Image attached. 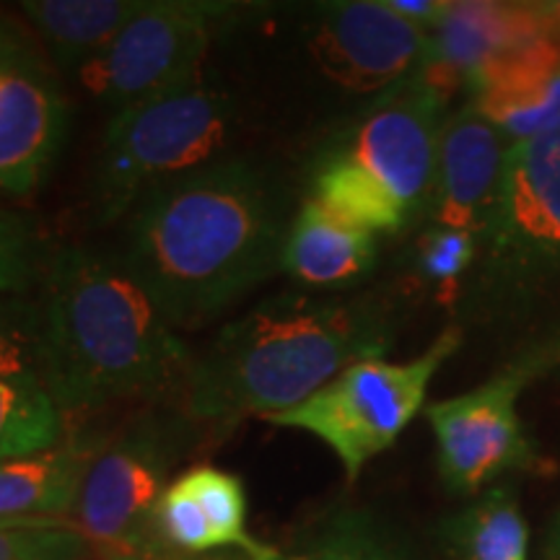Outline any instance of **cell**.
I'll list each match as a JSON object with an SVG mask.
<instances>
[{"mask_svg":"<svg viewBox=\"0 0 560 560\" xmlns=\"http://www.w3.org/2000/svg\"><path fill=\"white\" fill-rule=\"evenodd\" d=\"M185 560H257L247 556V552H236V550H229V552H213V556H200V558H185Z\"/></svg>","mask_w":560,"mask_h":560,"instance_id":"32","label":"cell"},{"mask_svg":"<svg viewBox=\"0 0 560 560\" xmlns=\"http://www.w3.org/2000/svg\"><path fill=\"white\" fill-rule=\"evenodd\" d=\"M24 19L60 68H86L145 9V0H26Z\"/></svg>","mask_w":560,"mask_h":560,"instance_id":"18","label":"cell"},{"mask_svg":"<svg viewBox=\"0 0 560 560\" xmlns=\"http://www.w3.org/2000/svg\"><path fill=\"white\" fill-rule=\"evenodd\" d=\"M542 32L529 3H457L433 30L429 58L416 79L446 104L459 89L472 94L495 66Z\"/></svg>","mask_w":560,"mask_h":560,"instance_id":"12","label":"cell"},{"mask_svg":"<svg viewBox=\"0 0 560 560\" xmlns=\"http://www.w3.org/2000/svg\"><path fill=\"white\" fill-rule=\"evenodd\" d=\"M16 55H26L21 50L19 34L13 32V26L0 16V58H16Z\"/></svg>","mask_w":560,"mask_h":560,"instance_id":"30","label":"cell"},{"mask_svg":"<svg viewBox=\"0 0 560 560\" xmlns=\"http://www.w3.org/2000/svg\"><path fill=\"white\" fill-rule=\"evenodd\" d=\"M552 363H560V340L529 350L480 387L425 408L436 436L439 478L452 495L475 499L506 475L548 467L524 429L520 397Z\"/></svg>","mask_w":560,"mask_h":560,"instance_id":"9","label":"cell"},{"mask_svg":"<svg viewBox=\"0 0 560 560\" xmlns=\"http://www.w3.org/2000/svg\"><path fill=\"white\" fill-rule=\"evenodd\" d=\"M389 11L418 26L420 32L431 34L452 9L454 0H384Z\"/></svg>","mask_w":560,"mask_h":560,"instance_id":"27","label":"cell"},{"mask_svg":"<svg viewBox=\"0 0 560 560\" xmlns=\"http://www.w3.org/2000/svg\"><path fill=\"white\" fill-rule=\"evenodd\" d=\"M446 102L418 79L374 102L314 161L312 198L338 219L397 234L431 208Z\"/></svg>","mask_w":560,"mask_h":560,"instance_id":"4","label":"cell"},{"mask_svg":"<svg viewBox=\"0 0 560 560\" xmlns=\"http://www.w3.org/2000/svg\"><path fill=\"white\" fill-rule=\"evenodd\" d=\"M195 423L185 412H138L115 439L102 441L83 478L70 522L102 552L159 542L153 511L172 470L192 444Z\"/></svg>","mask_w":560,"mask_h":560,"instance_id":"8","label":"cell"},{"mask_svg":"<svg viewBox=\"0 0 560 560\" xmlns=\"http://www.w3.org/2000/svg\"><path fill=\"white\" fill-rule=\"evenodd\" d=\"M509 145L560 125V47L545 30L495 66L470 94Z\"/></svg>","mask_w":560,"mask_h":560,"instance_id":"15","label":"cell"},{"mask_svg":"<svg viewBox=\"0 0 560 560\" xmlns=\"http://www.w3.org/2000/svg\"><path fill=\"white\" fill-rule=\"evenodd\" d=\"M26 55H30V52H26ZM16 58H21V55H16ZM11 58H0V70H3V66H5V62H9Z\"/></svg>","mask_w":560,"mask_h":560,"instance_id":"33","label":"cell"},{"mask_svg":"<svg viewBox=\"0 0 560 560\" xmlns=\"http://www.w3.org/2000/svg\"><path fill=\"white\" fill-rule=\"evenodd\" d=\"M226 3L151 0L100 58L79 70L83 89L115 112L156 100L198 79Z\"/></svg>","mask_w":560,"mask_h":560,"instance_id":"10","label":"cell"},{"mask_svg":"<svg viewBox=\"0 0 560 560\" xmlns=\"http://www.w3.org/2000/svg\"><path fill=\"white\" fill-rule=\"evenodd\" d=\"M182 480L192 490L202 514L210 550L247 552L257 560H268L278 552L272 545L257 540L247 527V493L244 482L221 467L198 465L182 472Z\"/></svg>","mask_w":560,"mask_h":560,"instance_id":"21","label":"cell"},{"mask_svg":"<svg viewBox=\"0 0 560 560\" xmlns=\"http://www.w3.org/2000/svg\"><path fill=\"white\" fill-rule=\"evenodd\" d=\"M68 128L66 100L30 55L0 70V192L30 195L60 153Z\"/></svg>","mask_w":560,"mask_h":560,"instance_id":"14","label":"cell"},{"mask_svg":"<svg viewBox=\"0 0 560 560\" xmlns=\"http://www.w3.org/2000/svg\"><path fill=\"white\" fill-rule=\"evenodd\" d=\"M462 340V327H446L410 361L366 359L353 363L314 392L310 400L265 420L317 436L340 459L346 478L355 480L425 408L433 376L457 353Z\"/></svg>","mask_w":560,"mask_h":560,"instance_id":"7","label":"cell"},{"mask_svg":"<svg viewBox=\"0 0 560 560\" xmlns=\"http://www.w3.org/2000/svg\"><path fill=\"white\" fill-rule=\"evenodd\" d=\"M234 125V102L192 79L185 86L115 112L91 177L100 223L128 219L145 195L221 159Z\"/></svg>","mask_w":560,"mask_h":560,"instance_id":"6","label":"cell"},{"mask_svg":"<svg viewBox=\"0 0 560 560\" xmlns=\"http://www.w3.org/2000/svg\"><path fill=\"white\" fill-rule=\"evenodd\" d=\"M429 47V34L389 11L384 0L317 5L306 26V52L322 79L376 102L416 79Z\"/></svg>","mask_w":560,"mask_h":560,"instance_id":"11","label":"cell"},{"mask_svg":"<svg viewBox=\"0 0 560 560\" xmlns=\"http://www.w3.org/2000/svg\"><path fill=\"white\" fill-rule=\"evenodd\" d=\"M392 325L371 301L278 293L195 355L179 389L182 412L195 425H234L296 408L353 363L382 359Z\"/></svg>","mask_w":560,"mask_h":560,"instance_id":"3","label":"cell"},{"mask_svg":"<svg viewBox=\"0 0 560 560\" xmlns=\"http://www.w3.org/2000/svg\"><path fill=\"white\" fill-rule=\"evenodd\" d=\"M55 249L58 244L34 215L0 208V296L32 299L45 280Z\"/></svg>","mask_w":560,"mask_h":560,"instance_id":"23","label":"cell"},{"mask_svg":"<svg viewBox=\"0 0 560 560\" xmlns=\"http://www.w3.org/2000/svg\"><path fill=\"white\" fill-rule=\"evenodd\" d=\"M100 560H185V558L174 556V552L170 548H164L161 542H153V545H143V548L102 552Z\"/></svg>","mask_w":560,"mask_h":560,"instance_id":"28","label":"cell"},{"mask_svg":"<svg viewBox=\"0 0 560 560\" xmlns=\"http://www.w3.org/2000/svg\"><path fill=\"white\" fill-rule=\"evenodd\" d=\"M480 240L470 231L433 226L418 242V268L433 283L452 289L478 260Z\"/></svg>","mask_w":560,"mask_h":560,"instance_id":"25","label":"cell"},{"mask_svg":"<svg viewBox=\"0 0 560 560\" xmlns=\"http://www.w3.org/2000/svg\"><path fill=\"white\" fill-rule=\"evenodd\" d=\"M542 558L545 560H560V509H558V514L552 516V522L548 524V532H545Z\"/></svg>","mask_w":560,"mask_h":560,"instance_id":"31","label":"cell"},{"mask_svg":"<svg viewBox=\"0 0 560 560\" xmlns=\"http://www.w3.org/2000/svg\"><path fill=\"white\" fill-rule=\"evenodd\" d=\"M478 257V296L495 319L560 338V125L509 149Z\"/></svg>","mask_w":560,"mask_h":560,"instance_id":"5","label":"cell"},{"mask_svg":"<svg viewBox=\"0 0 560 560\" xmlns=\"http://www.w3.org/2000/svg\"><path fill=\"white\" fill-rule=\"evenodd\" d=\"M100 446L70 431L52 450L0 459V522H70Z\"/></svg>","mask_w":560,"mask_h":560,"instance_id":"17","label":"cell"},{"mask_svg":"<svg viewBox=\"0 0 560 560\" xmlns=\"http://www.w3.org/2000/svg\"><path fill=\"white\" fill-rule=\"evenodd\" d=\"M0 376L42 382L32 299L0 296Z\"/></svg>","mask_w":560,"mask_h":560,"instance_id":"26","label":"cell"},{"mask_svg":"<svg viewBox=\"0 0 560 560\" xmlns=\"http://www.w3.org/2000/svg\"><path fill=\"white\" fill-rule=\"evenodd\" d=\"M289 221L260 164L219 159L130 210L120 262L172 330H198L280 272Z\"/></svg>","mask_w":560,"mask_h":560,"instance_id":"1","label":"cell"},{"mask_svg":"<svg viewBox=\"0 0 560 560\" xmlns=\"http://www.w3.org/2000/svg\"><path fill=\"white\" fill-rule=\"evenodd\" d=\"M535 11L537 21L545 30V34L560 47V0H542V3H529Z\"/></svg>","mask_w":560,"mask_h":560,"instance_id":"29","label":"cell"},{"mask_svg":"<svg viewBox=\"0 0 560 560\" xmlns=\"http://www.w3.org/2000/svg\"><path fill=\"white\" fill-rule=\"evenodd\" d=\"M268 560H420L410 542L366 509H338L291 550Z\"/></svg>","mask_w":560,"mask_h":560,"instance_id":"20","label":"cell"},{"mask_svg":"<svg viewBox=\"0 0 560 560\" xmlns=\"http://www.w3.org/2000/svg\"><path fill=\"white\" fill-rule=\"evenodd\" d=\"M32 325L39 380L66 418L182 389L192 363L120 257L91 247L55 249Z\"/></svg>","mask_w":560,"mask_h":560,"instance_id":"2","label":"cell"},{"mask_svg":"<svg viewBox=\"0 0 560 560\" xmlns=\"http://www.w3.org/2000/svg\"><path fill=\"white\" fill-rule=\"evenodd\" d=\"M509 149V140L472 102L446 117L431 198L436 226L470 231L480 240L499 198Z\"/></svg>","mask_w":560,"mask_h":560,"instance_id":"13","label":"cell"},{"mask_svg":"<svg viewBox=\"0 0 560 560\" xmlns=\"http://www.w3.org/2000/svg\"><path fill=\"white\" fill-rule=\"evenodd\" d=\"M376 265V234L338 219L314 198L285 231L280 270L310 289H348Z\"/></svg>","mask_w":560,"mask_h":560,"instance_id":"16","label":"cell"},{"mask_svg":"<svg viewBox=\"0 0 560 560\" xmlns=\"http://www.w3.org/2000/svg\"><path fill=\"white\" fill-rule=\"evenodd\" d=\"M91 552L73 522H0V560H86Z\"/></svg>","mask_w":560,"mask_h":560,"instance_id":"24","label":"cell"},{"mask_svg":"<svg viewBox=\"0 0 560 560\" xmlns=\"http://www.w3.org/2000/svg\"><path fill=\"white\" fill-rule=\"evenodd\" d=\"M68 433L66 412L45 384L0 376V459L52 450Z\"/></svg>","mask_w":560,"mask_h":560,"instance_id":"22","label":"cell"},{"mask_svg":"<svg viewBox=\"0 0 560 560\" xmlns=\"http://www.w3.org/2000/svg\"><path fill=\"white\" fill-rule=\"evenodd\" d=\"M439 537L454 560H529V522L511 486H493L446 516Z\"/></svg>","mask_w":560,"mask_h":560,"instance_id":"19","label":"cell"}]
</instances>
